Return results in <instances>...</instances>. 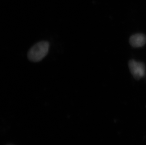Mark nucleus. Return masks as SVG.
Instances as JSON below:
<instances>
[{
  "instance_id": "f257e3e1",
  "label": "nucleus",
  "mask_w": 146,
  "mask_h": 145,
  "mask_svg": "<svg viewBox=\"0 0 146 145\" xmlns=\"http://www.w3.org/2000/svg\"><path fill=\"white\" fill-rule=\"evenodd\" d=\"M49 49V43L41 41L34 45L28 53V58L34 62L40 61L47 55Z\"/></svg>"
},
{
  "instance_id": "f03ea898",
  "label": "nucleus",
  "mask_w": 146,
  "mask_h": 145,
  "mask_svg": "<svg viewBox=\"0 0 146 145\" xmlns=\"http://www.w3.org/2000/svg\"><path fill=\"white\" fill-rule=\"evenodd\" d=\"M128 66L131 74L135 79L139 80L145 75V67L142 62L131 59L129 61Z\"/></svg>"
},
{
  "instance_id": "7ed1b4c3",
  "label": "nucleus",
  "mask_w": 146,
  "mask_h": 145,
  "mask_svg": "<svg viewBox=\"0 0 146 145\" xmlns=\"http://www.w3.org/2000/svg\"><path fill=\"white\" fill-rule=\"evenodd\" d=\"M131 46L135 48L141 47L146 44V36L142 34H136L132 35L129 39Z\"/></svg>"
},
{
  "instance_id": "20e7f679",
  "label": "nucleus",
  "mask_w": 146,
  "mask_h": 145,
  "mask_svg": "<svg viewBox=\"0 0 146 145\" xmlns=\"http://www.w3.org/2000/svg\"><path fill=\"white\" fill-rule=\"evenodd\" d=\"M11 145V144H9V145Z\"/></svg>"
}]
</instances>
